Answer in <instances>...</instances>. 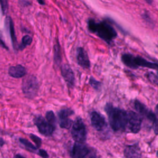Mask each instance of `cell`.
<instances>
[{
    "label": "cell",
    "mask_w": 158,
    "mask_h": 158,
    "mask_svg": "<svg viewBox=\"0 0 158 158\" xmlns=\"http://www.w3.org/2000/svg\"><path fill=\"white\" fill-rule=\"evenodd\" d=\"M88 28L91 33H95L101 39L110 44L117 36V31L109 21L96 22L93 19L88 20Z\"/></svg>",
    "instance_id": "1"
},
{
    "label": "cell",
    "mask_w": 158,
    "mask_h": 158,
    "mask_svg": "<svg viewBox=\"0 0 158 158\" xmlns=\"http://www.w3.org/2000/svg\"><path fill=\"white\" fill-rule=\"evenodd\" d=\"M104 110L108 116L110 125L115 131L125 130L128 123V114L123 109L113 106L110 103H107Z\"/></svg>",
    "instance_id": "2"
},
{
    "label": "cell",
    "mask_w": 158,
    "mask_h": 158,
    "mask_svg": "<svg viewBox=\"0 0 158 158\" xmlns=\"http://www.w3.org/2000/svg\"><path fill=\"white\" fill-rule=\"evenodd\" d=\"M122 61L128 67L136 69L139 67H146L151 69L157 70V64L149 62L141 56H134L133 55L126 53L122 55Z\"/></svg>",
    "instance_id": "3"
},
{
    "label": "cell",
    "mask_w": 158,
    "mask_h": 158,
    "mask_svg": "<svg viewBox=\"0 0 158 158\" xmlns=\"http://www.w3.org/2000/svg\"><path fill=\"white\" fill-rule=\"evenodd\" d=\"M22 89L23 93L28 99H33L37 95L39 90V82L34 75L26 77L22 81Z\"/></svg>",
    "instance_id": "4"
},
{
    "label": "cell",
    "mask_w": 158,
    "mask_h": 158,
    "mask_svg": "<svg viewBox=\"0 0 158 158\" xmlns=\"http://www.w3.org/2000/svg\"><path fill=\"white\" fill-rule=\"evenodd\" d=\"M71 135L76 143H84L86 139V128L81 117H77L74 121L72 130Z\"/></svg>",
    "instance_id": "5"
},
{
    "label": "cell",
    "mask_w": 158,
    "mask_h": 158,
    "mask_svg": "<svg viewBox=\"0 0 158 158\" xmlns=\"http://www.w3.org/2000/svg\"><path fill=\"white\" fill-rule=\"evenodd\" d=\"M34 122L39 132L45 136H51L56 129L41 115L36 117L34 118Z\"/></svg>",
    "instance_id": "6"
},
{
    "label": "cell",
    "mask_w": 158,
    "mask_h": 158,
    "mask_svg": "<svg viewBox=\"0 0 158 158\" xmlns=\"http://www.w3.org/2000/svg\"><path fill=\"white\" fill-rule=\"evenodd\" d=\"M128 114V128L130 131L133 133H138L141 127L143 122V117L139 114L133 112L129 111Z\"/></svg>",
    "instance_id": "7"
},
{
    "label": "cell",
    "mask_w": 158,
    "mask_h": 158,
    "mask_svg": "<svg viewBox=\"0 0 158 158\" xmlns=\"http://www.w3.org/2000/svg\"><path fill=\"white\" fill-rule=\"evenodd\" d=\"M73 114L74 111L70 108H64L59 110L58 112V117L60 128L69 129L71 127L72 120L70 118V116Z\"/></svg>",
    "instance_id": "8"
},
{
    "label": "cell",
    "mask_w": 158,
    "mask_h": 158,
    "mask_svg": "<svg viewBox=\"0 0 158 158\" xmlns=\"http://www.w3.org/2000/svg\"><path fill=\"white\" fill-rule=\"evenodd\" d=\"M89 153V148L84 143H75L70 151L72 158H86Z\"/></svg>",
    "instance_id": "9"
},
{
    "label": "cell",
    "mask_w": 158,
    "mask_h": 158,
    "mask_svg": "<svg viewBox=\"0 0 158 158\" xmlns=\"http://www.w3.org/2000/svg\"><path fill=\"white\" fill-rule=\"evenodd\" d=\"M90 119L91 125L96 130L98 131L104 130L106 125V122L102 115L96 111H93L90 114Z\"/></svg>",
    "instance_id": "10"
},
{
    "label": "cell",
    "mask_w": 158,
    "mask_h": 158,
    "mask_svg": "<svg viewBox=\"0 0 158 158\" xmlns=\"http://www.w3.org/2000/svg\"><path fill=\"white\" fill-rule=\"evenodd\" d=\"M61 75L70 88H73L75 85V75L73 70L68 64H63L60 67Z\"/></svg>",
    "instance_id": "11"
},
{
    "label": "cell",
    "mask_w": 158,
    "mask_h": 158,
    "mask_svg": "<svg viewBox=\"0 0 158 158\" xmlns=\"http://www.w3.org/2000/svg\"><path fill=\"white\" fill-rule=\"evenodd\" d=\"M77 60L78 64L83 69L90 67V61L86 51L81 47H78L77 49Z\"/></svg>",
    "instance_id": "12"
},
{
    "label": "cell",
    "mask_w": 158,
    "mask_h": 158,
    "mask_svg": "<svg viewBox=\"0 0 158 158\" xmlns=\"http://www.w3.org/2000/svg\"><path fill=\"white\" fill-rule=\"evenodd\" d=\"M125 158H141V151L138 144L127 145L124 149Z\"/></svg>",
    "instance_id": "13"
},
{
    "label": "cell",
    "mask_w": 158,
    "mask_h": 158,
    "mask_svg": "<svg viewBox=\"0 0 158 158\" xmlns=\"http://www.w3.org/2000/svg\"><path fill=\"white\" fill-rule=\"evenodd\" d=\"M9 75L15 78H19L23 77L27 74V69L22 65H17L11 66L8 70Z\"/></svg>",
    "instance_id": "14"
},
{
    "label": "cell",
    "mask_w": 158,
    "mask_h": 158,
    "mask_svg": "<svg viewBox=\"0 0 158 158\" xmlns=\"http://www.w3.org/2000/svg\"><path fill=\"white\" fill-rule=\"evenodd\" d=\"M5 23L6 26L9 32V35L11 38L12 41V46L14 48V49L17 50V41L15 36V29H14V23L12 22V20L10 17H7L5 20Z\"/></svg>",
    "instance_id": "15"
},
{
    "label": "cell",
    "mask_w": 158,
    "mask_h": 158,
    "mask_svg": "<svg viewBox=\"0 0 158 158\" xmlns=\"http://www.w3.org/2000/svg\"><path fill=\"white\" fill-rule=\"evenodd\" d=\"M54 64L57 66H59L62 61L60 46L57 40H56V41L54 45Z\"/></svg>",
    "instance_id": "16"
},
{
    "label": "cell",
    "mask_w": 158,
    "mask_h": 158,
    "mask_svg": "<svg viewBox=\"0 0 158 158\" xmlns=\"http://www.w3.org/2000/svg\"><path fill=\"white\" fill-rule=\"evenodd\" d=\"M134 107L136 110L138 112V114H139L141 116H145L148 114L149 109H148L146 106L141 102L138 100H135L134 102Z\"/></svg>",
    "instance_id": "17"
},
{
    "label": "cell",
    "mask_w": 158,
    "mask_h": 158,
    "mask_svg": "<svg viewBox=\"0 0 158 158\" xmlns=\"http://www.w3.org/2000/svg\"><path fill=\"white\" fill-rule=\"evenodd\" d=\"M19 141L22 145H23V146L27 151H28L31 152H35L36 149H38L36 147V146L33 145L28 140H27L25 138H19Z\"/></svg>",
    "instance_id": "18"
},
{
    "label": "cell",
    "mask_w": 158,
    "mask_h": 158,
    "mask_svg": "<svg viewBox=\"0 0 158 158\" xmlns=\"http://www.w3.org/2000/svg\"><path fill=\"white\" fill-rule=\"evenodd\" d=\"M32 43V38L28 35H26L23 36V37L22 39V42L20 44H19L17 49L20 51L23 50L27 46H29Z\"/></svg>",
    "instance_id": "19"
},
{
    "label": "cell",
    "mask_w": 158,
    "mask_h": 158,
    "mask_svg": "<svg viewBox=\"0 0 158 158\" xmlns=\"http://www.w3.org/2000/svg\"><path fill=\"white\" fill-rule=\"evenodd\" d=\"M45 118L52 126H53L54 127L56 128V119L54 114L52 110H48L46 112V115H45Z\"/></svg>",
    "instance_id": "20"
},
{
    "label": "cell",
    "mask_w": 158,
    "mask_h": 158,
    "mask_svg": "<svg viewBox=\"0 0 158 158\" xmlns=\"http://www.w3.org/2000/svg\"><path fill=\"white\" fill-rule=\"evenodd\" d=\"M89 83L92 86V88H93L95 90H97V91H98L101 89V85H102V83H101V81L96 80L93 77H91L89 78Z\"/></svg>",
    "instance_id": "21"
},
{
    "label": "cell",
    "mask_w": 158,
    "mask_h": 158,
    "mask_svg": "<svg viewBox=\"0 0 158 158\" xmlns=\"http://www.w3.org/2000/svg\"><path fill=\"white\" fill-rule=\"evenodd\" d=\"M146 77L151 83H152V84H154L155 85H157L158 78H157V75L156 73H154L152 72H149L147 73Z\"/></svg>",
    "instance_id": "22"
},
{
    "label": "cell",
    "mask_w": 158,
    "mask_h": 158,
    "mask_svg": "<svg viewBox=\"0 0 158 158\" xmlns=\"http://www.w3.org/2000/svg\"><path fill=\"white\" fill-rule=\"evenodd\" d=\"M29 136H30V138H31V139L35 143L36 147L37 148H40L41 147V143H42L41 139L40 137H38V136H36L34 134H32V133L30 134Z\"/></svg>",
    "instance_id": "23"
},
{
    "label": "cell",
    "mask_w": 158,
    "mask_h": 158,
    "mask_svg": "<svg viewBox=\"0 0 158 158\" xmlns=\"http://www.w3.org/2000/svg\"><path fill=\"white\" fill-rule=\"evenodd\" d=\"M142 17L144 20V21L148 23L149 25H153V20H152L148 13L145 12L143 14H142Z\"/></svg>",
    "instance_id": "24"
},
{
    "label": "cell",
    "mask_w": 158,
    "mask_h": 158,
    "mask_svg": "<svg viewBox=\"0 0 158 158\" xmlns=\"http://www.w3.org/2000/svg\"><path fill=\"white\" fill-rule=\"evenodd\" d=\"M0 6L3 14H5L7 10V0H0Z\"/></svg>",
    "instance_id": "25"
},
{
    "label": "cell",
    "mask_w": 158,
    "mask_h": 158,
    "mask_svg": "<svg viewBox=\"0 0 158 158\" xmlns=\"http://www.w3.org/2000/svg\"><path fill=\"white\" fill-rule=\"evenodd\" d=\"M38 154L42 158H49V154H48V152H46V151L44 150V149H40V150L38 151Z\"/></svg>",
    "instance_id": "26"
},
{
    "label": "cell",
    "mask_w": 158,
    "mask_h": 158,
    "mask_svg": "<svg viewBox=\"0 0 158 158\" xmlns=\"http://www.w3.org/2000/svg\"><path fill=\"white\" fill-rule=\"evenodd\" d=\"M0 46L6 49H7V50L8 49V48H7V45L6 44L4 41L2 39V36L1 34H0Z\"/></svg>",
    "instance_id": "27"
},
{
    "label": "cell",
    "mask_w": 158,
    "mask_h": 158,
    "mask_svg": "<svg viewBox=\"0 0 158 158\" xmlns=\"http://www.w3.org/2000/svg\"><path fill=\"white\" fill-rule=\"evenodd\" d=\"M20 3L22 4V6H28L30 4V2L27 1V0H22L20 1Z\"/></svg>",
    "instance_id": "28"
},
{
    "label": "cell",
    "mask_w": 158,
    "mask_h": 158,
    "mask_svg": "<svg viewBox=\"0 0 158 158\" xmlns=\"http://www.w3.org/2000/svg\"><path fill=\"white\" fill-rule=\"evenodd\" d=\"M14 158H25V157H23V156L19 154H17L15 155V156L14 157Z\"/></svg>",
    "instance_id": "29"
},
{
    "label": "cell",
    "mask_w": 158,
    "mask_h": 158,
    "mask_svg": "<svg viewBox=\"0 0 158 158\" xmlns=\"http://www.w3.org/2000/svg\"><path fill=\"white\" fill-rule=\"evenodd\" d=\"M4 139H3L2 138H0V148L2 147V146L4 145Z\"/></svg>",
    "instance_id": "30"
},
{
    "label": "cell",
    "mask_w": 158,
    "mask_h": 158,
    "mask_svg": "<svg viewBox=\"0 0 158 158\" xmlns=\"http://www.w3.org/2000/svg\"><path fill=\"white\" fill-rule=\"evenodd\" d=\"M37 1L41 5H44V4H45L44 0H37Z\"/></svg>",
    "instance_id": "31"
},
{
    "label": "cell",
    "mask_w": 158,
    "mask_h": 158,
    "mask_svg": "<svg viewBox=\"0 0 158 158\" xmlns=\"http://www.w3.org/2000/svg\"><path fill=\"white\" fill-rule=\"evenodd\" d=\"M148 4H152V2H153V0H144Z\"/></svg>",
    "instance_id": "32"
},
{
    "label": "cell",
    "mask_w": 158,
    "mask_h": 158,
    "mask_svg": "<svg viewBox=\"0 0 158 158\" xmlns=\"http://www.w3.org/2000/svg\"><path fill=\"white\" fill-rule=\"evenodd\" d=\"M90 158H99V157H98V156H95V155H93V156L90 157Z\"/></svg>",
    "instance_id": "33"
},
{
    "label": "cell",
    "mask_w": 158,
    "mask_h": 158,
    "mask_svg": "<svg viewBox=\"0 0 158 158\" xmlns=\"http://www.w3.org/2000/svg\"><path fill=\"white\" fill-rule=\"evenodd\" d=\"M1 97V93H0V98Z\"/></svg>",
    "instance_id": "34"
}]
</instances>
